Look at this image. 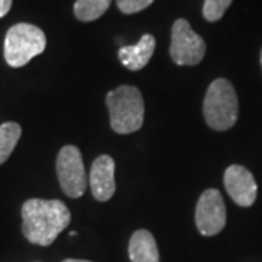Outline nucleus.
Here are the masks:
<instances>
[{
    "mask_svg": "<svg viewBox=\"0 0 262 262\" xmlns=\"http://www.w3.org/2000/svg\"><path fill=\"white\" fill-rule=\"evenodd\" d=\"M22 233L31 244L50 246L72 220V214L60 200L32 198L22 206Z\"/></svg>",
    "mask_w": 262,
    "mask_h": 262,
    "instance_id": "obj_1",
    "label": "nucleus"
},
{
    "mask_svg": "<svg viewBox=\"0 0 262 262\" xmlns=\"http://www.w3.org/2000/svg\"><path fill=\"white\" fill-rule=\"evenodd\" d=\"M111 128L118 134H130L140 130L144 120V102L141 92L124 84L111 91L106 96Z\"/></svg>",
    "mask_w": 262,
    "mask_h": 262,
    "instance_id": "obj_2",
    "label": "nucleus"
},
{
    "mask_svg": "<svg viewBox=\"0 0 262 262\" xmlns=\"http://www.w3.org/2000/svg\"><path fill=\"white\" fill-rule=\"evenodd\" d=\"M204 118L215 131L232 128L239 115L237 96L232 83L226 79H215L207 89L204 98Z\"/></svg>",
    "mask_w": 262,
    "mask_h": 262,
    "instance_id": "obj_3",
    "label": "nucleus"
},
{
    "mask_svg": "<svg viewBox=\"0 0 262 262\" xmlns=\"http://www.w3.org/2000/svg\"><path fill=\"white\" fill-rule=\"evenodd\" d=\"M47 47V38L42 29L31 24H16L5 37V60L10 67L28 64Z\"/></svg>",
    "mask_w": 262,
    "mask_h": 262,
    "instance_id": "obj_4",
    "label": "nucleus"
},
{
    "mask_svg": "<svg viewBox=\"0 0 262 262\" xmlns=\"http://www.w3.org/2000/svg\"><path fill=\"white\" fill-rule=\"evenodd\" d=\"M169 54L179 66H195L206 56L204 39L191 28L189 22L185 19L175 20L172 27Z\"/></svg>",
    "mask_w": 262,
    "mask_h": 262,
    "instance_id": "obj_5",
    "label": "nucleus"
},
{
    "mask_svg": "<svg viewBox=\"0 0 262 262\" xmlns=\"http://www.w3.org/2000/svg\"><path fill=\"white\" fill-rule=\"evenodd\" d=\"M57 177L61 189L70 198H79L88 187L83 158L76 146H64L57 156Z\"/></svg>",
    "mask_w": 262,
    "mask_h": 262,
    "instance_id": "obj_6",
    "label": "nucleus"
},
{
    "mask_svg": "<svg viewBox=\"0 0 262 262\" xmlns=\"http://www.w3.org/2000/svg\"><path fill=\"white\" fill-rule=\"evenodd\" d=\"M195 225L203 236H214L225 229V201L214 188L207 189L200 196L195 208Z\"/></svg>",
    "mask_w": 262,
    "mask_h": 262,
    "instance_id": "obj_7",
    "label": "nucleus"
},
{
    "mask_svg": "<svg viewBox=\"0 0 262 262\" xmlns=\"http://www.w3.org/2000/svg\"><path fill=\"white\" fill-rule=\"evenodd\" d=\"M225 187L227 194L237 206L251 207L256 200L258 185L253 175L241 165H232L225 172Z\"/></svg>",
    "mask_w": 262,
    "mask_h": 262,
    "instance_id": "obj_8",
    "label": "nucleus"
},
{
    "mask_svg": "<svg viewBox=\"0 0 262 262\" xmlns=\"http://www.w3.org/2000/svg\"><path fill=\"white\" fill-rule=\"evenodd\" d=\"M115 162L111 156L102 155L92 163L89 185L98 201H108L115 194Z\"/></svg>",
    "mask_w": 262,
    "mask_h": 262,
    "instance_id": "obj_9",
    "label": "nucleus"
},
{
    "mask_svg": "<svg viewBox=\"0 0 262 262\" xmlns=\"http://www.w3.org/2000/svg\"><path fill=\"white\" fill-rule=\"evenodd\" d=\"M156 48V39L151 34H144L134 46H122L118 50V58L124 67L137 72L150 61Z\"/></svg>",
    "mask_w": 262,
    "mask_h": 262,
    "instance_id": "obj_10",
    "label": "nucleus"
},
{
    "mask_svg": "<svg viewBox=\"0 0 262 262\" xmlns=\"http://www.w3.org/2000/svg\"><path fill=\"white\" fill-rule=\"evenodd\" d=\"M131 262H159V249L149 230H137L130 239L128 246Z\"/></svg>",
    "mask_w": 262,
    "mask_h": 262,
    "instance_id": "obj_11",
    "label": "nucleus"
},
{
    "mask_svg": "<svg viewBox=\"0 0 262 262\" xmlns=\"http://www.w3.org/2000/svg\"><path fill=\"white\" fill-rule=\"evenodd\" d=\"M22 134V128L16 122H3L0 125V165L9 159Z\"/></svg>",
    "mask_w": 262,
    "mask_h": 262,
    "instance_id": "obj_12",
    "label": "nucleus"
},
{
    "mask_svg": "<svg viewBox=\"0 0 262 262\" xmlns=\"http://www.w3.org/2000/svg\"><path fill=\"white\" fill-rule=\"evenodd\" d=\"M113 0H76L75 15L82 22H92L108 10Z\"/></svg>",
    "mask_w": 262,
    "mask_h": 262,
    "instance_id": "obj_13",
    "label": "nucleus"
},
{
    "mask_svg": "<svg viewBox=\"0 0 262 262\" xmlns=\"http://www.w3.org/2000/svg\"><path fill=\"white\" fill-rule=\"evenodd\" d=\"M233 0H204L203 15L208 22H215L223 18L225 12L229 9Z\"/></svg>",
    "mask_w": 262,
    "mask_h": 262,
    "instance_id": "obj_14",
    "label": "nucleus"
},
{
    "mask_svg": "<svg viewBox=\"0 0 262 262\" xmlns=\"http://www.w3.org/2000/svg\"><path fill=\"white\" fill-rule=\"evenodd\" d=\"M153 2L155 0H117V5L122 13L131 15V13H137L149 8Z\"/></svg>",
    "mask_w": 262,
    "mask_h": 262,
    "instance_id": "obj_15",
    "label": "nucleus"
},
{
    "mask_svg": "<svg viewBox=\"0 0 262 262\" xmlns=\"http://www.w3.org/2000/svg\"><path fill=\"white\" fill-rule=\"evenodd\" d=\"M12 8V0H0V18L6 16Z\"/></svg>",
    "mask_w": 262,
    "mask_h": 262,
    "instance_id": "obj_16",
    "label": "nucleus"
},
{
    "mask_svg": "<svg viewBox=\"0 0 262 262\" xmlns=\"http://www.w3.org/2000/svg\"><path fill=\"white\" fill-rule=\"evenodd\" d=\"M63 262H91V261H83V259H64Z\"/></svg>",
    "mask_w": 262,
    "mask_h": 262,
    "instance_id": "obj_17",
    "label": "nucleus"
},
{
    "mask_svg": "<svg viewBox=\"0 0 262 262\" xmlns=\"http://www.w3.org/2000/svg\"><path fill=\"white\" fill-rule=\"evenodd\" d=\"M261 66H262V51H261Z\"/></svg>",
    "mask_w": 262,
    "mask_h": 262,
    "instance_id": "obj_18",
    "label": "nucleus"
}]
</instances>
